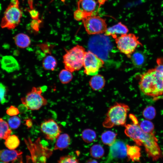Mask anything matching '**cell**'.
I'll return each mask as SVG.
<instances>
[{"instance_id": "cell-22", "label": "cell", "mask_w": 163, "mask_h": 163, "mask_svg": "<svg viewBox=\"0 0 163 163\" xmlns=\"http://www.w3.org/2000/svg\"><path fill=\"white\" fill-rule=\"evenodd\" d=\"M20 141L16 135H10L5 139V144L9 149L15 150L19 146Z\"/></svg>"}, {"instance_id": "cell-25", "label": "cell", "mask_w": 163, "mask_h": 163, "mask_svg": "<svg viewBox=\"0 0 163 163\" xmlns=\"http://www.w3.org/2000/svg\"><path fill=\"white\" fill-rule=\"evenodd\" d=\"M90 153L91 156L96 158H100L104 155V150L102 146L99 144H95L92 146L90 149Z\"/></svg>"}, {"instance_id": "cell-37", "label": "cell", "mask_w": 163, "mask_h": 163, "mask_svg": "<svg viewBox=\"0 0 163 163\" xmlns=\"http://www.w3.org/2000/svg\"><path fill=\"white\" fill-rule=\"evenodd\" d=\"M6 113L10 116H15L20 112L18 108L13 106H11L6 110Z\"/></svg>"}, {"instance_id": "cell-20", "label": "cell", "mask_w": 163, "mask_h": 163, "mask_svg": "<svg viewBox=\"0 0 163 163\" xmlns=\"http://www.w3.org/2000/svg\"><path fill=\"white\" fill-rule=\"evenodd\" d=\"M57 65V62L55 58L52 56L48 55L43 59L42 66L46 70H54Z\"/></svg>"}, {"instance_id": "cell-42", "label": "cell", "mask_w": 163, "mask_h": 163, "mask_svg": "<svg viewBox=\"0 0 163 163\" xmlns=\"http://www.w3.org/2000/svg\"><path fill=\"white\" fill-rule=\"evenodd\" d=\"M0 163H5L3 162H2V161H0Z\"/></svg>"}, {"instance_id": "cell-31", "label": "cell", "mask_w": 163, "mask_h": 163, "mask_svg": "<svg viewBox=\"0 0 163 163\" xmlns=\"http://www.w3.org/2000/svg\"><path fill=\"white\" fill-rule=\"evenodd\" d=\"M30 8L27 9V11L32 20L39 19V13L37 10L34 8L33 6L32 0H28Z\"/></svg>"}, {"instance_id": "cell-10", "label": "cell", "mask_w": 163, "mask_h": 163, "mask_svg": "<svg viewBox=\"0 0 163 163\" xmlns=\"http://www.w3.org/2000/svg\"><path fill=\"white\" fill-rule=\"evenodd\" d=\"M40 129L46 139L51 141L56 139L61 133L57 123L51 119L45 120L43 121L41 124Z\"/></svg>"}, {"instance_id": "cell-8", "label": "cell", "mask_w": 163, "mask_h": 163, "mask_svg": "<svg viewBox=\"0 0 163 163\" xmlns=\"http://www.w3.org/2000/svg\"><path fill=\"white\" fill-rule=\"evenodd\" d=\"M82 21L86 31L90 35L104 33L107 29L106 19L97 15L87 16Z\"/></svg>"}, {"instance_id": "cell-29", "label": "cell", "mask_w": 163, "mask_h": 163, "mask_svg": "<svg viewBox=\"0 0 163 163\" xmlns=\"http://www.w3.org/2000/svg\"><path fill=\"white\" fill-rule=\"evenodd\" d=\"M144 117L148 120H152L154 118L156 115V110L155 108L152 106L147 107L143 112Z\"/></svg>"}, {"instance_id": "cell-33", "label": "cell", "mask_w": 163, "mask_h": 163, "mask_svg": "<svg viewBox=\"0 0 163 163\" xmlns=\"http://www.w3.org/2000/svg\"><path fill=\"white\" fill-rule=\"evenodd\" d=\"M7 92V87L0 82V104H3L6 102L5 97Z\"/></svg>"}, {"instance_id": "cell-13", "label": "cell", "mask_w": 163, "mask_h": 163, "mask_svg": "<svg viewBox=\"0 0 163 163\" xmlns=\"http://www.w3.org/2000/svg\"><path fill=\"white\" fill-rule=\"evenodd\" d=\"M1 66L3 70L8 73L18 71L20 68L19 64L17 60L10 55H6L2 57Z\"/></svg>"}, {"instance_id": "cell-36", "label": "cell", "mask_w": 163, "mask_h": 163, "mask_svg": "<svg viewBox=\"0 0 163 163\" xmlns=\"http://www.w3.org/2000/svg\"><path fill=\"white\" fill-rule=\"evenodd\" d=\"M41 21L39 19L32 20L30 23L31 28L36 32L38 31L40 27Z\"/></svg>"}, {"instance_id": "cell-21", "label": "cell", "mask_w": 163, "mask_h": 163, "mask_svg": "<svg viewBox=\"0 0 163 163\" xmlns=\"http://www.w3.org/2000/svg\"><path fill=\"white\" fill-rule=\"evenodd\" d=\"M117 136V134L115 133L107 131L102 134L101 139L104 144L110 146L116 141Z\"/></svg>"}, {"instance_id": "cell-43", "label": "cell", "mask_w": 163, "mask_h": 163, "mask_svg": "<svg viewBox=\"0 0 163 163\" xmlns=\"http://www.w3.org/2000/svg\"></svg>"}, {"instance_id": "cell-34", "label": "cell", "mask_w": 163, "mask_h": 163, "mask_svg": "<svg viewBox=\"0 0 163 163\" xmlns=\"http://www.w3.org/2000/svg\"><path fill=\"white\" fill-rule=\"evenodd\" d=\"M156 61L157 65L155 69L163 81V58H158Z\"/></svg>"}, {"instance_id": "cell-9", "label": "cell", "mask_w": 163, "mask_h": 163, "mask_svg": "<svg viewBox=\"0 0 163 163\" xmlns=\"http://www.w3.org/2000/svg\"><path fill=\"white\" fill-rule=\"evenodd\" d=\"M104 61L97 55L90 51L86 52L84 56L83 66L84 72L88 75L97 74L100 69L104 64Z\"/></svg>"}, {"instance_id": "cell-39", "label": "cell", "mask_w": 163, "mask_h": 163, "mask_svg": "<svg viewBox=\"0 0 163 163\" xmlns=\"http://www.w3.org/2000/svg\"><path fill=\"white\" fill-rule=\"evenodd\" d=\"M25 125L28 129L31 127L33 126V122L32 120L30 118H28L26 120Z\"/></svg>"}, {"instance_id": "cell-11", "label": "cell", "mask_w": 163, "mask_h": 163, "mask_svg": "<svg viewBox=\"0 0 163 163\" xmlns=\"http://www.w3.org/2000/svg\"><path fill=\"white\" fill-rule=\"evenodd\" d=\"M105 0H78V8L84 12L87 16L97 15L101 6Z\"/></svg>"}, {"instance_id": "cell-7", "label": "cell", "mask_w": 163, "mask_h": 163, "mask_svg": "<svg viewBox=\"0 0 163 163\" xmlns=\"http://www.w3.org/2000/svg\"><path fill=\"white\" fill-rule=\"evenodd\" d=\"M42 92V89L40 87H32L25 97L21 98L22 104L25 105L28 110L39 109L47 104V100L41 95Z\"/></svg>"}, {"instance_id": "cell-5", "label": "cell", "mask_w": 163, "mask_h": 163, "mask_svg": "<svg viewBox=\"0 0 163 163\" xmlns=\"http://www.w3.org/2000/svg\"><path fill=\"white\" fill-rule=\"evenodd\" d=\"M19 0H11L5 9L0 23L2 28L14 29L19 24L22 16Z\"/></svg>"}, {"instance_id": "cell-40", "label": "cell", "mask_w": 163, "mask_h": 163, "mask_svg": "<svg viewBox=\"0 0 163 163\" xmlns=\"http://www.w3.org/2000/svg\"><path fill=\"white\" fill-rule=\"evenodd\" d=\"M86 163H98L97 161L94 159H89Z\"/></svg>"}, {"instance_id": "cell-38", "label": "cell", "mask_w": 163, "mask_h": 163, "mask_svg": "<svg viewBox=\"0 0 163 163\" xmlns=\"http://www.w3.org/2000/svg\"><path fill=\"white\" fill-rule=\"evenodd\" d=\"M18 108L20 113H24L28 110L27 106L23 104L19 106Z\"/></svg>"}, {"instance_id": "cell-32", "label": "cell", "mask_w": 163, "mask_h": 163, "mask_svg": "<svg viewBox=\"0 0 163 163\" xmlns=\"http://www.w3.org/2000/svg\"><path fill=\"white\" fill-rule=\"evenodd\" d=\"M8 125L11 129H15L18 128L21 123L20 118L16 116L10 118L8 120Z\"/></svg>"}, {"instance_id": "cell-3", "label": "cell", "mask_w": 163, "mask_h": 163, "mask_svg": "<svg viewBox=\"0 0 163 163\" xmlns=\"http://www.w3.org/2000/svg\"><path fill=\"white\" fill-rule=\"evenodd\" d=\"M129 106L124 104L117 103L108 109L103 123L104 127L110 128L115 126H125Z\"/></svg>"}, {"instance_id": "cell-12", "label": "cell", "mask_w": 163, "mask_h": 163, "mask_svg": "<svg viewBox=\"0 0 163 163\" xmlns=\"http://www.w3.org/2000/svg\"><path fill=\"white\" fill-rule=\"evenodd\" d=\"M126 155V145L122 141L116 140L110 146L109 153L105 163H110L114 159L123 158Z\"/></svg>"}, {"instance_id": "cell-24", "label": "cell", "mask_w": 163, "mask_h": 163, "mask_svg": "<svg viewBox=\"0 0 163 163\" xmlns=\"http://www.w3.org/2000/svg\"><path fill=\"white\" fill-rule=\"evenodd\" d=\"M81 137L85 142L88 143L94 142L96 139V134L93 130L87 129L84 130L82 133Z\"/></svg>"}, {"instance_id": "cell-41", "label": "cell", "mask_w": 163, "mask_h": 163, "mask_svg": "<svg viewBox=\"0 0 163 163\" xmlns=\"http://www.w3.org/2000/svg\"><path fill=\"white\" fill-rule=\"evenodd\" d=\"M153 99L155 100H157L159 99H163V96L160 95L158 96L155 97Z\"/></svg>"}, {"instance_id": "cell-14", "label": "cell", "mask_w": 163, "mask_h": 163, "mask_svg": "<svg viewBox=\"0 0 163 163\" xmlns=\"http://www.w3.org/2000/svg\"><path fill=\"white\" fill-rule=\"evenodd\" d=\"M129 30L126 26L119 22L117 24L107 28L104 35L105 36H111L114 39L117 37V35H120L127 34Z\"/></svg>"}, {"instance_id": "cell-26", "label": "cell", "mask_w": 163, "mask_h": 163, "mask_svg": "<svg viewBox=\"0 0 163 163\" xmlns=\"http://www.w3.org/2000/svg\"><path fill=\"white\" fill-rule=\"evenodd\" d=\"M73 76L72 72L66 69H63L60 72L59 78L61 83L63 84L69 83L72 80Z\"/></svg>"}, {"instance_id": "cell-35", "label": "cell", "mask_w": 163, "mask_h": 163, "mask_svg": "<svg viewBox=\"0 0 163 163\" xmlns=\"http://www.w3.org/2000/svg\"><path fill=\"white\" fill-rule=\"evenodd\" d=\"M73 16L74 19L77 21H82L87 17L84 12L78 8L75 11Z\"/></svg>"}, {"instance_id": "cell-6", "label": "cell", "mask_w": 163, "mask_h": 163, "mask_svg": "<svg viewBox=\"0 0 163 163\" xmlns=\"http://www.w3.org/2000/svg\"><path fill=\"white\" fill-rule=\"evenodd\" d=\"M138 38L134 34L130 33L121 35L114 39L120 51L130 58L138 46L142 45Z\"/></svg>"}, {"instance_id": "cell-1", "label": "cell", "mask_w": 163, "mask_h": 163, "mask_svg": "<svg viewBox=\"0 0 163 163\" xmlns=\"http://www.w3.org/2000/svg\"><path fill=\"white\" fill-rule=\"evenodd\" d=\"M126 135L138 145H143L148 157L153 161L158 160L161 156V149L158 140L153 133L143 132L137 123L125 125Z\"/></svg>"}, {"instance_id": "cell-18", "label": "cell", "mask_w": 163, "mask_h": 163, "mask_svg": "<svg viewBox=\"0 0 163 163\" xmlns=\"http://www.w3.org/2000/svg\"><path fill=\"white\" fill-rule=\"evenodd\" d=\"M15 44L21 48H25L30 44L31 40L30 37L27 34L20 33L16 34L14 38Z\"/></svg>"}, {"instance_id": "cell-28", "label": "cell", "mask_w": 163, "mask_h": 163, "mask_svg": "<svg viewBox=\"0 0 163 163\" xmlns=\"http://www.w3.org/2000/svg\"><path fill=\"white\" fill-rule=\"evenodd\" d=\"M139 126L142 130L145 133H153L154 125L153 123L150 121L144 120L140 122Z\"/></svg>"}, {"instance_id": "cell-30", "label": "cell", "mask_w": 163, "mask_h": 163, "mask_svg": "<svg viewBox=\"0 0 163 163\" xmlns=\"http://www.w3.org/2000/svg\"><path fill=\"white\" fill-rule=\"evenodd\" d=\"M58 163H79L78 160L72 155H66L61 157Z\"/></svg>"}, {"instance_id": "cell-23", "label": "cell", "mask_w": 163, "mask_h": 163, "mask_svg": "<svg viewBox=\"0 0 163 163\" xmlns=\"http://www.w3.org/2000/svg\"><path fill=\"white\" fill-rule=\"evenodd\" d=\"M11 132L8 123L2 119L0 118V138L6 139L10 135Z\"/></svg>"}, {"instance_id": "cell-4", "label": "cell", "mask_w": 163, "mask_h": 163, "mask_svg": "<svg viewBox=\"0 0 163 163\" xmlns=\"http://www.w3.org/2000/svg\"><path fill=\"white\" fill-rule=\"evenodd\" d=\"M85 52V48L79 45L67 50L63 57L65 68L72 72L80 70L83 66Z\"/></svg>"}, {"instance_id": "cell-17", "label": "cell", "mask_w": 163, "mask_h": 163, "mask_svg": "<svg viewBox=\"0 0 163 163\" xmlns=\"http://www.w3.org/2000/svg\"><path fill=\"white\" fill-rule=\"evenodd\" d=\"M126 155L133 162L139 161L141 157L140 148L137 145H126Z\"/></svg>"}, {"instance_id": "cell-27", "label": "cell", "mask_w": 163, "mask_h": 163, "mask_svg": "<svg viewBox=\"0 0 163 163\" xmlns=\"http://www.w3.org/2000/svg\"><path fill=\"white\" fill-rule=\"evenodd\" d=\"M130 58L133 65L138 67L143 64L145 60L144 55L138 52L134 53L132 55Z\"/></svg>"}, {"instance_id": "cell-2", "label": "cell", "mask_w": 163, "mask_h": 163, "mask_svg": "<svg viewBox=\"0 0 163 163\" xmlns=\"http://www.w3.org/2000/svg\"><path fill=\"white\" fill-rule=\"evenodd\" d=\"M139 88L144 94L156 97L163 93V81L155 69L149 70L141 75Z\"/></svg>"}, {"instance_id": "cell-16", "label": "cell", "mask_w": 163, "mask_h": 163, "mask_svg": "<svg viewBox=\"0 0 163 163\" xmlns=\"http://www.w3.org/2000/svg\"><path fill=\"white\" fill-rule=\"evenodd\" d=\"M70 143V138L68 134H60L56 139L54 150L62 151L67 148Z\"/></svg>"}, {"instance_id": "cell-15", "label": "cell", "mask_w": 163, "mask_h": 163, "mask_svg": "<svg viewBox=\"0 0 163 163\" xmlns=\"http://www.w3.org/2000/svg\"><path fill=\"white\" fill-rule=\"evenodd\" d=\"M22 152L15 150L3 149L0 150V160L8 163L16 159Z\"/></svg>"}, {"instance_id": "cell-19", "label": "cell", "mask_w": 163, "mask_h": 163, "mask_svg": "<svg viewBox=\"0 0 163 163\" xmlns=\"http://www.w3.org/2000/svg\"><path fill=\"white\" fill-rule=\"evenodd\" d=\"M105 83V79L102 75L97 74L91 78L89 85L92 89L95 91L101 90L104 87Z\"/></svg>"}]
</instances>
